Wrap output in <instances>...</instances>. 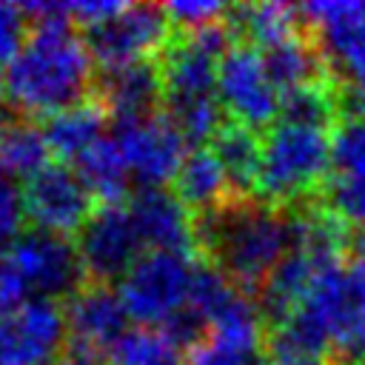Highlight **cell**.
<instances>
[{
    "instance_id": "cell-1",
    "label": "cell",
    "mask_w": 365,
    "mask_h": 365,
    "mask_svg": "<svg viewBox=\"0 0 365 365\" xmlns=\"http://www.w3.org/2000/svg\"><path fill=\"white\" fill-rule=\"evenodd\" d=\"M23 11L31 23L3 74V97L11 111L34 120L88 100L97 68L66 3H26Z\"/></svg>"
},
{
    "instance_id": "cell-2",
    "label": "cell",
    "mask_w": 365,
    "mask_h": 365,
    "mask_svg": "<svg viewBox=\"0 0 365 365\" xmlns=\"http://www.w3.org/2000/svg\"><path fill=\"white\" fill-rule=\"evenodd\" d=\"M194 234L200 259L214 265L254 302L294 242L288 208H277L259 197H234L194 217Z\"/></svg>"
},
{
    "instance_id": "cell-3",
    "label": "cell",
    "mask_w": 365,
    "mask_h": 365,
    "mask_svg": "<svg viewBox=\"0 0 365 365\" xmlns=\"http://www.w3.org/2000/svg\"><path fill=\"white\" fill-rule=\"evenodd\" d=\"M331 131L277 120L262 131L257 197L277 208H297L322 197L331 160Z\"/></svg>"
},
{
    "instance_id": "cell-4",
    "label": "cell",
    "mask_w": 365,
    "mask_h": 365,
    "mask_svg": "<svg viewBox=\"0 0 365 365\" xmlns=\"http://www.w3.org/2000/svg\"><path fill=\"white\" fill-rule=\"evenodd\" d=\"M197 254L148 251L120 279V302L131 319L145 328H163L188 308Z\"/></svg>"
},
{
    "instance_id": "cell-5",
    "label": "cell",
    "mask_w": 365,
    "mask_h": 365,
    "mask_svg": "<svg viewBox=\"0 0 365 365\" xmlns=\"http://www.w3.org/2000/svg\"><path fill=\"white\" fill-rule=\"evenodd\" d=\"M0 262L23 294L34 291L40 299H68L86 282L74 240L34 228L14 237Z\"/></svg>"
},
{
    "instance_id": "cell-6",
    "label": "cell",
    "mask_w": 365,
    "mask_h": 365,
    "mask_svg": "<svg viewBox=\"0 0 365 365\" xmlns=\"http://www.w3.org/2000/svg\"><path fill=\"white\" fill-rule=\"evenodd\" d=\"M171 37V23L157 3H128L120 14L88 26L83 40L97 71H117L143 60H157Z\"/></svg>"
},
{
    "instance_id": "cell-7",
    "label": "cell",
    "mask_w": 365,
    "mask_h": 365,
    "mask_svg": "<svg viewBox=\"0 0 365 365\" xmlns=\"http://www.w3.org/2000/svg\"><path fill=\"white\" fill-rule=\"evenodd\" d=\"M20 205L23 220H29L34 231L68 240H74V234L97 208L77 171L66 163H48L37 174H31L20 191Z\"/></svg>"
},
{
    "instance_id": "cell-8",
    "label": "cell",
    "mask_w": 365,
    "mask_h": 365,
    "mask_svg": "<svg viewBox=\"0 0 365 365\" xmlns=\"http://www.w3.org/2000/svg\"><path fill=\"white\" fill-rule=\"evenodd\" d=\"M217 100L228 120L254 131H265L277 123L279 94L268 80L262 57L254 46L234 40L217 68Z\"/></svg>"
},
{
    "instance_id": "cell-9",
    "label": "cell",
    "mask_w": 365,
    "mask_h": 365,
    "mask_svg": "<svg viewBox=\"0 0 365 365\" xmlns=\"http://www.w3.org/2000/svg\"><path fill=\"white\" fill-rule=\"evenodd\" d=\"M77 254L86 282L111 285V279L125 277V271L140 259V237L128 217L125 202L97 205L86 225L77 231Z\"/></svg>"
},
{
    "instance_id": "cell-10",
    "label": "cell",
    "mask_w": 365,
    "mask_h": 365,
    "mask_svg": "<svg viewBox=\"0 0 365 365\" xmlns=\"http://www.w3.org/2000/svg\"><path fill=\"white\" fill-rule=\"evenodd\" d=\"M319 200L348 228H365V120H336L331 131L328 177Z\"/></svg>"
},
{
    "instance_id": "cell-11",
    "label": "cell",
    "mask_w": 365,
    "mask_h": 365,
    "mask_svg": "<svg viewBox=\"0 0 365 365\" xmlns=\"http://www.w3.org/2000/svg\"><path fill=\"white\" fill-rule=\"evenodd\" d=\"M111 140L117 143L128 171L137 174L143 185L171 182L185 157V140L177 125L163 114V108L145 117L114 123Z\"/></svg>"
},
{
    "instance_id": "cell-12",
    "label": "cell",
    "mask_w": 365,
    "mask_h": 365,
    "mask_svg": "<svg viewBox=\"0 0 365 365\" xmlns=\"http://www.w3.org/2000/svg\"><path fill=\"white\" fill-rule=\"evenodd\" d=\"M305 29L334 80L365 74V3H305Z\"/></svg>"
},
{
    "instance_id": "cell-13",
    "label": "cell",
    "mask_w": 365,
    "mask_h": 365,
    "mask_svg": "<svg viewBox=\"0 0 365 365\" xmlns=\"http://www.w3.org/2000/svg\"><path fill=\"white\" fill-rule=\"evenodd\" d=\"M66 311L57 299H26L0 325V365H57Z\"/></svg>"
},
{
    "instance_id": "cell-14",
    "label": "cell",
    "mask_w": 365,
    "mask_h": 365,
    "mask_svg": "<svg viewBox=\"0 0 365 365\" xmlns=\"http://www.w3.org/2000/svg\"><path fill=\"white\" fill-rule=\"evenodd\" d=\"M125 208H128V217L137 228L140 242L148 245L151 251L197 254L194 217L177 200L174 191H168L163 185H140L128 197Z\"/></svg>"
},
{
    "instance_id": "cell-15",
    "label": "cell",
    "mask_w": 365,
    "mask_h": 365,
    "mask_svg": "<svg viewBox=\"0 0 365 365\" xmlns=\"http://www.w3.org/2000/svg\"><path fill=\"white\" fill-rule=\"evenodd\" d=\"M66 311V336L86 342L97 351H106L125 334V308L120 294L103 282H83L68 299H63Z\"/></svg>"
},
{
    "instance_id": "cell-16",
    "label": "cell",
    "mask_w": 365,
    "mask_h": 365,
    "mask_svg": "<svg viewBox=\"0 0 365 365\" xmlns=\"http://www.w3.org/2000/svg\"><path fill=\"white\" fill-rule=\"evenodd\" d=\"M94 97L114 123L145 117L163 108V77L157 60H143L117 71H97Z\"/></svg>"
},
{
    "instance_id": "cell-17",
    "label": "cell",
    "mask_w": 365,
    "mask_h": 365,
    "mask_svg": "<svg viewBox=\"0 0 365 365\" xmlns=\"http://www.w3.org/2000/svg\"><path fill=\"white\" fill-rule=\"evenodd\" d=\"M171 182H174L177 200L191 211V217L208 214L237 197L228 185V177H225L220 160L214 157V151L208 145L185 151Z\"/></svg>"
},
{
    "instance_id": "cell-18",
    "label": "cell",
    "mask_w": 365,
    "mask_h": 365,
    "mask_svg": "<svg viewBox=\"0 0 365 365\" xmlns=\"http://www.w3.org/2000/svg\"><path fill=\"white\" fill-rule=\"evenodd\" d=\"M228 26L234 40L265 51L285 40L305 34V20L299 6L288 3H245L228 9Z\"/></svg>"
},
{
    "instance_id": "cell-19",
    "label": "cell",
    "mask_w": 365,
    "mask_h": 365,
    "mask_svg": "<svg viewBox=\"0 0 365 365\" xmlns=\"http://www.w3.org/2000/svg\"><path fill=\"white\" fill-rule=\"evenodd\" d=\"M214 157L220 160L228 185L237 197H257V177H259V163H262V137L234 120H222L220 128L211 134Z\"/></svg>"
},
{
    "instance_id": "cell-20",
    "label": "cell",
    "mask_w": 365,
    "mask_h": 365,
    "mask_svg": "<svg viewBox=\"0 0 365 365\" xmlns=\"http://www.w3.org/2000/svg\"><path fill=\"white\" fill-rule=\"evenodd\" d=\"M108 111L103 108V103L91 94L88 100L63 108L57 114H51L43 125L48 151L60 157V163H74L86 148H91L97 140H103V131L108 125Z\"/></svg>"
},
{
    "instance_id": "cell-21",
    "label": "cell",
    "mask_w": 365,
    "mask_h": 365,
    "mask_svg": "<svg viewBox=\"0 0 365 365\" xmlns=\"http://www.w3.org/2000/svg\"><path fill=\"white\" fill-rule=\"evenodd\" d=\"M259 57H262L268 80L274 83L279 97L288 94V91H297V88H305V86H314V83H322V80L334 77L328 71L322 54L317 51L308 29H305V34H299L294 40H285L279 46H271V48L259 51Z\"/></svg>"
},
{
    "instance_id": "cell-22",
    "label": "cell",
    "mask_w": 365,
    "mask_h": 365,
    "mask_svg": "<svg viewBox=\"0 0 365 365\" xmlns=\"http://www.w3.org/2000/svg\"><path fill=\"white\" fill-rule=\"evenodd\" d=\"M74 171L97 205H120L128 191V165L111 137L97 140L74 160Z\"/></svg>"
},
{
    "instance_id": "cell-23",
    "label": "cell",
    "mask_w": 365,
    "mask_h": 365,
    "mask_svg": "<svg viewBox=\"0 0 365 365\" xmlns=\"http://www.w3.org/2000/svg\"><path fill=\"white\" fill-rule=\"evenodd\" d=\"M48 143L43 128L34 120L11 114L9 120H0V174H17L31 177L40 168L48 165Z\"/></svg>"
},
{
    "instance_id": "cell-24",
    "label": "cell",
    "mask_w": 365,
    "mask_h": 365,
    "mask_svg": "<svg viewBox=\"0 0 365 365\" xmlns=\"http://www.w3.org/2000/svg\"><path fill=\"white\" fill-rule=\"evenodd\" d=\"M108 365H185V351L163 328H131L108 348Z\"/></svg>"
},
{
    "instance_id": "cell-25",
    "label": "cell",
    "mask_w": 365,
    "mask_h": 365,
    "mask_svg": "<svg viewBox=\"0 0 365 365\" xmlns=\"http://www.w3.org/2000/svg\"><path fill=\"white\" fill-rule=\"evenodd\" d=\"M231 6L225 3H208V0H177V3H165L163 11L171 23V31H191L208 23H217L228 14Z\"/></svg>"
},
{
    "instance_id": "cell-26",
    "label": "cell",
    "mask_w": 365,
    "mask_h": 365,
    "mask_svg": "<svg viewBox=\"0 0 365 365\" xmlns=\"http://www.w3.org/2000/svg\"><path fill=\"white\" fill-rule=\"evenodd\" d=\"M26 31H29V17L23 6L0 3V63H9L17 54V48L26 40Z\"/></svg>"
},
{
    "instance_id": "cell-27",
    "label": "cell",
    "mask_w": 365,
    "mask_h": 365,
    "mask_svg": "<svg viewBox=\"0 0 365 365\" xmlns=\"http://www.w3.org/2000/svg\"><path fill=\"white\" fill-rule=\"evenodd\" d=\"M23 222V205H20V191L11 185L6 174H0V248L14 240L17 228Z\"/></svg>"
},
{
    "instance_id": "cell-28",
    "label": "cell",
    "mask_w": 365,
    "mask_h": 365,
    "mask_svg": "<svg viewBox=\"0 0 365 365\" xmlns=\"http://www.w3.org/2000/svg\"><path fill=\"white\" fill-rule=\"evenodd\" d=\"M336 100H339V117L365 120V74L336 80Z\"/></svg>"
},
{
    "instance_id": "cell-29",
    "label": "cell",
    "mask_w": 365,
    "mask_h": 365,
    "mask_svg": "<svg viewBox=\"0 0 365 365\" xmlns=\"http://www.w3.org/2000/svg\"><path fill=\"white\" fill-rule=\"evenodd\" d=\"M23 302V288L17 285V279L6 271V265L0 262V325L6 322V317Z\"/></svg>"
},
{
    "instance_id": "cell-30",
    "label": "cell",
    "mask_w": 365,
    "mask_h": 365,
    "mask_svg": "<svg viewBox=\"0 0 365 365\" xmlns=\"http://www.w3.org/2000/svg\"><path fill=\"white\" fill-rule=\"evenodd\" d=\"M262 365H325L322 359H265Z\"/></svg>"
},
{
    "instance_id": "cell-31",
    "label": "cell",
    "mask_w": 365,
    "mask_h": 365,
    "mask_svg": "<svg viewBox=\"0 0 365 365\" xmlns=\"http://www.w3.org/2000/svg\"><path fill=\"white\" fill-rule=\"evenodd\" d=\"M0 100H3V77H0Z\"/></svg>"
}]
</instances>
